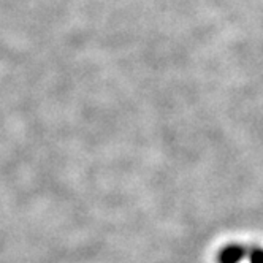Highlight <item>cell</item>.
I'll return each instance as SVG.
<instances>
[{
  "mask_svg": "<svg viewBox=\"0 0 263 263\" xmlns=\"http://www.w3.org/2000/svg\"><path fill=\"white\" fill-rule=\"evenodd\" d=\"M246 255L244 248L238 246V244H232V246L223 248L219 254V263H239L242 257Z\"/></svg>",
  "mask_w": 263,
  "mask_h": 263,
  "instance_id": "6da1fadb",
  "label": "cell"
},
{
  "mask_svg": "<svg viewBox=\"0 0 263 263\" xmlns=\"http://www.w3.org/2000/svg\"><path fill=\"white\" fill-rule=\"evenodd\" d=\"M251 263H263V249H252L249 252Z\"/></svg>",
  "mask_w": 263,
  "mask_h": 263,
  "instance_id": "7a4b0ae2",
  "label": "cell"
}]
</instances>
